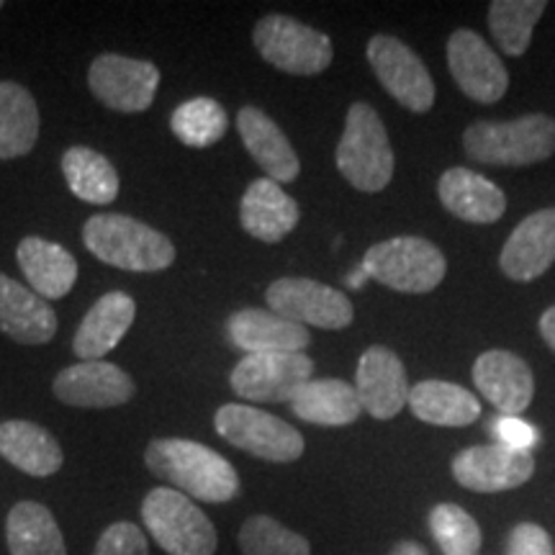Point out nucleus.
I'll list each match as a JSON object with an SVG mask.
<instances>
[{"instance_id":"nucleus-14","label":"nucleus","mask_w":555,"mask_h":555,"mask_svg":"<svg viewBox=\"0 0 555 555\" xmlns=\"http://www.w3.org/2000/svg\"><path fill=\"white\" fill-rule=\"evenodd\" d=\"M448 65L457 88L476 103H496L509 88V73L499 54L470 29H457L448 39Z\"/></svg>"},{"instance_id":"nucleus-39","label":"nucleus","mask_w":555,"mask_h":555,"mask_svg":"<svg viewBox=\"0 0 555 555\" xmlns=\"http://www.w3.org/2000/svg\"><path fill=\"white\" fill-rule=\"evenodd\" d=\"M540 335H543L547 347L555 352V307H551L540 317Z\"/></svg>"},{"instance_id":"nucleus-42","label":"nucleus","mask_w":555,"mask_h":555,"mask_svg":"<svg viewBox=\"0 0 555 555\" xmlns=\"http://www.w3.org/2000/svg\"><path fill=\"white\" fill-rule=\"evenodd\" d=\"M0 11H3V3H0Z\"/></svg>"},{"instance_id":"nucleus-20","label":"nucleus","mask_w":555,"mask_h":555,"mask_svg":"<svg viewBox=\"0 0 555 555\" xmlns=\"http://www.w3.org/2000/svg\"><path fill=\"white\" fill-rule=\"evenodd\" d=\"M237 129L242 144L266 172V178L275 180V183H294L301 172V159L291 147L283 129L270 119L266 111L245 106L237 114Z\"/></svg>"},{"instance_id":"nucleus-28","label":"nucleus","mask_w":555,"mask_h":555,"mask_svg":"<svg viewBox=\"0 0 555 555\" xmlns=\"http://www.w3.org/2000/svg\"><path fill=\"white\" fill-rule=\"evenodd\" d=\"M406 404L416 420L435 427H466L481 416V401L468 388L448 380H420L409 388Z\"/></svg>"},{"instance_id":"nucleus-11","label":"nucleus","mask_w":555,"mask_h":555,"mask_svg":"<svg viewBox=\"0 0 555 555\" xmlns=\"http://www.w3.org/2000/svg\"><path fill=\"white\" fill-rule=\"evenodd\" d=\"M367 62L373 73L401 106L412 114H427L435 103V82L420 54L397 37L378 34L367 41Z\"/></svg>"},{"instance_id":"nucleus-31","label":"nucleus","mask_w":555,"mask_h":555,"mask_svg":"<svg viewBox=\"0 0 555 555\" xmlns=\"http://www.w3.org/2000/svg\"><path fill=\"white\" fill-rule=\"evenodd\" d=\"M62 172L75 198L93 206H106L119 196V172L106 155L90 147H69L62 155Z\"/></svg>"},{"instance_id":"nucleus-35","label":"nucleus","mask_w":555,"mask_h":555,"mask_svg":"<svg viewBox=\"0 0 555 555\" xmlns=\"http://www.w3.org/2000/svg\"><path fill=\"white\" fill-rule=\"evenodd\" d=\"M429 532L442 555H478L481 551V527L457 504H437L429 512Z\"/></svg>"},{"instance_id":"nucleus-24","label":"nucleus","mask_w":555,"mask_h":555,"mask_svg":"<svg viewBox=\"0 0 555 555\" xmlns=\"http://www.w3.org/2000/svg\"><path fill=\"white\" fill-rule=\"evenodd\" d=\"M442 206L470 224H494L504 217L506 196L494 180L478 176L468 168H450L437 183Z\"/></svg>"},{"instance_id":"nucleus-37","label":"nucleus","mask_w":555,"mask_h":555,"mask_svg":"<svg viewBox=\"0 0 555 555\" xmlns=\"http://www.w3.org/2000/svg\"><path fill=\"white\" fill-rule=\"evenodd\" d=\"M504 555H555L551 532L535 522H519L506 535Z\"/></svg>"},{"instance_id":"nucleus-26","label":"nucleus","mask_w":555,"mask_h":555,"mask_svg":"<svg viewBox=\"0 0 555 555\" xmlns=\"http://www.w3.org/2000/svg\"><path fill=\"white\" fill-rule=\"evenodd\" d=\"M0 457L34 478L54 476L65 463L60 442L50 429L26 420L0 422Z\"/></svg>"},{"instance_id":"nucleus-17","label":"nucleus","mask_w":555,"mask_h":555,"mask_svg":"<svg viewBox=\"0 0 555 555\" xmlns=\"http://www.w3.org/2000/svg\"><path fill=\"white\" fill-rule=\"evenodd\" d=\"M474 384L499 414L519 416L535 397V378L530 365L515 352L489 350L474 363Z\"/></svg>"},{"instance_id":"nucleus-2","label":"nucleus","mask_w":555,"mask_h":555,"mask_svg":"<svg viewBox=\"0 0 555 555\" xmlns=\"http://www.w3.org/2000/svg\"><path fill=\"white\" fill-rule=\"evenodd\" d=\"M82 242L101 262L129 273H159L176 262V245L163 232L124 214L90 217Z\"/></svg>"},{"instance_id":"nucleus-41","label":"nucleus","mask_w":555,"mask_h":555,"mask_svg":"<svg viewBox=\"0 0 555 555\" xmlns=\"http://www.w3.org/2000/svg\"><path fill=\"white\" fill-rule=\"evenodd\" d=\"M345 281H347V286H350V288H360V286H363V283L367 281V275H365V270L360 268V270H356V273H352V275H347Z\"/></svg>"},{"instance_id":"nucleus-1","label":"nucleus","mask_w":555,"mask_h":555,"mask_svg":"<svg viewBox=\"0 0 555 555\" xmlns=\"http://www.w3.org/2000/svg\"><path fill=\"white\" fill-rule=\"evenodd\" d=\"M150 474L180 494L206 504H227L240 494V474L217 450L183 437H159L144 450Z\"/></svg>"},{"instance_id":"nucleus-33","label":"nucleus","mask_w":555,"mask_h":555,"mask_svg":"<svg viewBox=\"0 0 555 555\" xmlns=\"http://www.w3.org/2000/svg\"><path fill=\"white\" fill-rule=\"evenodd\" d=\"M227 127L229 119L224 106L219 101L206 99V95L180 103L170 116V129L178 137V142L196 150L217 144L227 134Z\"/></svg>"},{"instance_id":"nucleus-5","label":"nucleus","mask_w":555,"mask_h":555,"mask_svg":"<svg viewBox=\"0 0 555 555\" xmlns=\"http://www.w3.org/2000/svg\"><path fill=\"white\" fill-rule=\"evenodd\" d=\"M142 522L168 555H214L219 547L217 527L204 509L168 486L152 489L144 496Z\"/></svg>"},{"instance_id":"nucleus-30","label":"nucleus","mask_w":555,"mask_h":555,"mask_svg":"<svg viewBox=\"0 0 555 555\" xmlns=\"http://www.w3.org/2000/svg\"><path fill=\"white\" fill-rule=\"evenodd\" d=\"M39 106L18 82H0V159L29 155L39 139Z\"/></svg>"},{"instance_id":"nucleus-29","label":"nucleus","mask_w":555,"mask_h":555,"mask_svg":"<svg viewBox=\"0 0 555 555\" xmlns=\"http://www.w3.org/2000/svg\"><path fill=\"white\" fill-rule=\"evenodd\" d=\"M5 543L11 555H67L57 519L39 502L11 506L5 517Z\"/></svg>"},{"instance_id":"nucleus-18","label":"nucleus","mask_w":555,"mask_h":555,"mask_svg":"<svg viewBox=\"0 0 555 555\" xmlns=\"http://www.w3.org/2000/svg\"><path fill=\"white\" fill-rule=\"evenodd\" d=\"M555 262V208L530 214L515 227L502 249L504 275L530 283L551 270Z\"/></svg>"},{"instance_id":"nucleus-32","label":"nucleus","mask_w":555,"mask_h":555,"mask_svg":"<svg viewBox=\"0 0 555 555\" xmlns=\"http://www.w3.org/2000/svg\"><path fill=\"white\" fill-rule=\"evenodd\" d=\"M545 9L547 3L543 0H496V3H491L489 29L502 52L509 57H522Z\"/></svg>"},{"instance_id":"nucleus-23","label":"nucleus","mask_w":555,"mask_h":555,"mask_svg":"<svg viewBox=\"0 0 555 555\" xmlns=\"http://www.w3.org/2000/svg\"><path fill=\"white\" fill-rule=\"evenodd\" d=\"M137 317L134 298L124 291H111L101 296L82 317L78 332H75L73 350L80 360H101L108 356L116 345L127 337Z\"/></svg>"},{"instance_id":"nucleus-10","label":"nucleus","mask_w":555,"mask_h":555,"mask_svg":"<svg viewBox=\"0 0 555 555\" xmlns=\"http://www.w3.org/2000/svg\"><path fill=\"white\" fill-rule=\"evenodd\" d=\"M314 360L307 352H262L245 356L234 365L229 384L245 401L262 404H286L291 397L311 380Z\"/></svg>"},{"instance_id":"nucleus-16","label":"nucleus","mask_w":555,"mask_h":555,"mask_svg":"<svg viewBox=\"0 0 555 555\" xmlns=\"http://www.w3.org/2000/svg\"><path fill=\"white\" fill-rule=\"evenodd\" d=\"M356 391L360 406L373 420H391L409 401L406 367L393 350L373 345L360 356L356 373Z\"/></svg>"},{"instance_id":"nucleus-4","label":"nucleus","mask_w":555,"mask_h":555,"mask_svg":"<svg viewBox=\"0 0 555 555\" xmlns=\"http://www.w3.org/2000/svg\"><path fill=\"white\" fill-rule=\"evenodd\" d=\"M337 170L352 189L363 193L384 191L393 178V150L386 124L367 103H352L345 116V131L337 144Z\"/></svg>"},{"instance_id":"nucleus-19","label":"nucleus","mask_w":555,"mask_h":555,"mask_svg":"<svg viewBox=\"0 0 555 555\" xmlns=\"http://www.w3.org/2000/svg\"><path fill=\"white\" fill-rule=\"evenodd\" d=\"M227 337L245 356L262 352H304L311 335L301 324L288 322L270 309H240L227 319Z\"/></svg>"},{"instance_id":"nucleus-6","label":"nucleus","mask_w":555,"mask_h":555,"mask_svg":"<svg viewBox=\"0 0 555 555\" xmlns=\"http://www.w3.org/2000/svg\"><path fill=\"white\" fill-rule=\"evenodd\" d=\"M367 278L399 294H429L448 273V260L429 240L393 237L378 242L365 253Z\"/></svg>"},{"instance_id":"nucleus-22","label":"nucleus","mask_w":555,"mask_h":555,"mask_svg":"<svg viewBox=\"0 0 555 555\" xmlns=\"http://www.w3.org/2000/svg\"><path fill=\"white\" fill-rule=\"evenodd\" d=\"M298 204L281 189V183L270 178H258L249 183L240 204V224L249 237L268 242H281L288 237L298 224Z\"/></svg>"},{"instance_id":"nucleus-15","label":"nucleus","mask_w":555,"mask_h":555,"mask_svg":"<svg viewBox=\"0 0 555 555\" xmlns=\"http://www.w3.org/2000/svg\"><path fill=\"white\" fill-rule=\"evenodd\" d=\"M62 404L80 409H111L134 399L137 384L127 371L106 360H82L60 371L52 384Z\"/></svg>"},{"instance_id":"nucleus-3","label":"nucleus","mask_w":555,"mask_h":555,"mask_svg":"<svg viewBox=\"0 0 555 555\" xmlns=\"http://www.w3.org/2000/svg\"><path fill=\"white\" fill-rule=\"evenodd\" d=\"M474 163L494 168H527L555 155V119L530 114L515 121H476L463 134Z\"/></svg>"},{"instance_id":"nucleus-8","label":"nucleus","mask_w":555,"mask_h":555,"mask_svg":"<svg viewBox=\"0 0 555 555\" xmlns=\"http://www.w3.org/2000/svg\"><path fill=\"white\" fill-rule=\"evenodd\" d=\"M260 57L288 75H319L332 65V39L301 21L270 13L253 31Z\"/></svg>"},{"instance_id":"nucleus-25","label":"nucleus","mask_w":555,"mask_h":555,"mask_svg":"<svg viewBox=\"0 0 555 555\" xmlns=\"http://www.w3.org/2000/svg\"><path fill=\"white\" fill-rule=\"evenodd\" d=\"M18 268L34 294L41 298H65L78 281V260L57 242L44 237H26L16 247Z\"/></svg>"},{"instance_id":"nucleus-40","label":"nucleus","mask_w":555,"mask_h":555,"mask_svg":"<svg viewBox=\"0 0 555 555\" xmlns=\"http://www.w3.org/2000/svg\"><path fill=\"white\" fill-rule=\"evenodd\" d=\"M388 555H429V553L420 543H414V540H399Z\"/></svg>"},{"instance_id":"nucleus-21","label":"nucleus","mask_w":555,"mask_h":555,"mask_svg":"<svg viewBox=\"0 0 555 555\" xmlns=\"http://www.w3.org/2000/svg\"><path fill=\"white\" fill-rule=\"evenodd\" d=\"M0 330L18 345H47L57 335V314L50 301L0 273Z\"/></svg>"},{"instance_id":"nucleus-36","label":"nucleus","mask_w":555,"mask_h":555,"mask_svg":"<svg viewBox=\"0 0 555 555\" xmlns=\"http://www.w3.org/2000/svg\"><path fill=\"white\" fill-rule=\"evenodd\" d=\"M93 555H150L147 538L134 522H114L95 543Z\"/></svg>"},{"instance_id":"nucleus-13","label":"nucleus","mask_w":555,"mask_h":555,"mask_svg":"<svg viewBox=\"0 0 555 555\" xmlns=\"http://www.w3.org/2000/svg\"><path fill=\"white\" fill-rule=\"evenodd\" d=\"M450 470L463 489L476 494H499L530 481L535 474V457L527 450H512L494 442L461 450L450 463Z\"/></svg>"},{"instance_id":"nucleus-9","label":"nucleus","mask_w":555,"mask_h":555,"mask_svg":"<svg viewBox=\"0 0 555 555\" xmlns=\"http://www.w3.org/2000/svg\"><path fill=\"white\" fill-rule=\"evenodd\" d=\"M268 309L301 327L345 330L352 324L356 309L343 291L324 286L311 278H278L268 288Z\"/></svg>"},{"instance_id":"nucleus-12","label":"nucleus","mask_w":555,"mask_h":555,"mask_svg":"<svg viewBox=\"0 0 555 555\" xmlns=\"http://www.w3.org/2000/svg\"><path fill=\"white\" fill-rule=\"evenodd\" d=\"M88 86L106 108L119 114H142L157 95L159 69L147 60L101 54L88 69Z\"/></svg>"},{"instance_id":"nucleus-7","label":"nucleus","mask_w":555,"mask_h":555,"mask_svg":"<svg viewBox=\"0 0 555 555\" xmlns=\"http://www.w3.org/2000/svg\"><path fill=\"white\" fill-rule=\"evenodd\" d=\"M214 427L229 446L268 463H294L304 455V437L281 416L249 404H224L214 416Z\"/></svg>"},{"instance_id":"nucleus-34","label":"nucleus","mask_w":555,"mask_h":555,"mask_svg":"<svg viewBox=\"0 0 555 555\" xmlns=\"http://www.w3.org/2000/svg\"><path fill=\"white\" fill-rule=\"evenodd\" d=\"M237 543L245 555H311L307 538L268 515L245 519V525L240 527Z\"/></svg>"},{"instance_id":"nucleus-27","label":"nucleus","mask_w":555,"mask_h":555,"mask_svg":"<svg viewBox=\"0 0 555 555\" xmlns=\"http://www.w3.org/2000/svg\"><path fill=\"white\" fill-rule=\"evenodd\" d=\"M288 404L298 420L319 427H347L363 412L356 386L343 378H311Z\"/></svg>"},{"instance_id":"nucleus-38","label":"nucleus","mask_w":555,"mask_h":555,"mask_svg":"<svg viewBox=\"0 0 555 555\" xmlns=\"http://www.w3.org/2000/svg\"><path fill=\"white\" fill-rule=\"evenodd\" d=\"M491 433H494L499 446H506L512 450H527V453H532V448H535L540 440L538 429L532 427L530 422H525L522 416L499 414L494 425H491Z\"/></svg>"}]
</instances>
